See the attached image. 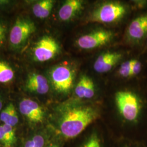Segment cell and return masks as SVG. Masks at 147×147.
Wrapping results in <instances>:
<instances>
[{"label": "cell", "mask_w": 147, "mask_h": 147, "mask_svg": "<svg viewBox=\"0 0 147 147\" xmlns=\"http://www.w3.org/2000/svg\"><path fill=\"white\" fill-rule=\"evenodd\" d=\"M98 113L89 106H75L64 111L61 117L59 129L66 138L79 135L90 124L95 121Z\"/></svg>", "instance_id": "1"}, {"label": "cell", "mask_w": 147, "mask_h": 147, "mask_svg": "<svg viewBox=\"0 0 147 147\" xmlns=\"http://www.w3.org/2000/svg\"><path fill=\"white\" fill-rule=\"evenodd\" d=\"M116 102L126 121L136 124L140 121L144 108V102L140 96L130 91H121L116 94Z\"/></svg>", "instance_id": "2"}, {"label": "cell", "mask_w": 147, "mask_h": 147, "mask_svg": "<svg viewBox=\"0 0 147 147\" xmlns=\"http://www.w3.org/2000/svg\"><path fill=\"white\" fill-rule=\"evenodd\" d=\"M126 13L124 5L118 2H109L103 4L93 13L90 20L99 23H112L124 16Z\"/></svg>", "instance_id": "3"}, {"label": "cell", "mask_w": 147, "mask_h": 147, "mask_svg": "<svg viewBox=\"0 0 147 147\" xmlns=\"http://www.w3.org/2000/svg\"><path fill=\"white\" fill-rule=\"evenodd\" d=\"M50 78L53 88L58 92L67 93L73 87V73L66 65L55 67L51 71Z\"/></svg>", "instance_id": "4"}, {"label": "cell", "mask_w": 147, "mask_h": 147, "mask_svg": "<svg viewBox=\"0 0 147 147\" xmlns=\"http://www.w3.org/2000/svg\"><path fill=\"white\" fill-rule=\"evenodd\" d=\"M33 22L25 18H18L10 32L9 40L12 46H21L36 31Z\"/></svg>", "instance_id": "5"}, {"label": "cell", "mask_w": 147, "mask_h": 147, "mask_svg": "<svg viewBox=\"0 0 147 147\" xmlns=\"http://www.w3.org/2000/svg\"><path fill=\"white\" fill-rule=\"evenodd\" d=\"M59 45L52 37L44 36L37 42L33 50L34 59L45 62L53 59L59 51Z\"/></svg>", "instance_id": "6"}, {"label": "cell", "mask_w": 147, "mask_h": 147, "mask_svg": "<svg viewBox=\"0 0 147 147\" xmlns=\"http://www.w3.org/2000/svg\"><path fill=\"white\" fill-rule=\"evenodd\" d=\"M112 36L111 32L98 30L80 37L77 40V44L84 49H94L110 42Z\"/></svg>", "instance_id": "7"}, {"label": "cell", "mask_w": 147, "mask_h": 147, "mask_svg": "<svg viewBox=\"0 0 147 147\" xmlns=\"http://www.w3.org/2000/svg\"><path fill=\"white\" fill-rule=\"evenodd\" d=\"M19 110L27 119L33 123H41L44 117L42 108L37 102L30 99H24L19 104Z\"/></svg>", "instance_id": "8"}, {"label": "cell", "mask_w": 147, "mask_h": 147, "mask_svg": "<svg viewBox=\"0 0 147 147\" xmlns=\"http://www.w3.org/2000/svg\"><path fill=\"white\" fill-rule=\"evenodd\" d=\"M127 33L134 41L140 42L147 36V13L138 16L130 22Z\"/></svg>", "instance_id": "9"}, {"label": "cell", "mask_w": 147, "mask_h": 147, "mask_svg": "<svg viewBox=\"0 0 147 147\" xmlns=\"http://www.w3.org/2000/svg\"><path fill=\"white\" fill-rule=\"evenodd\" d=\"M121 54L118 53H106L99 56L94 64L95 70L99 73L109 71L121 58Z\"/></svg>", "instance_id": "10"}, {"label": "cell", "mask_w": 147, "mask_h": 147, "mask_svg": "<svg viewBox=\"0 0 147 147\" xmlns=\"http://www.w3.org/2000/svg\"><path fill=\"white\" fill-rule=\"evenodd\" d=\"M26 87L29 91L40 94H46L49 90L47 79L38 74H32L28 76Z\"/></svg>", "instance_id": "11"}, {"label": "cell", "mask_w": 147, "mask_h": 147, "mask_svg": "<svg viewBox=\"0 0 147 147\" xmlns=\"http://www.w3.org/2000/svg\"><path fill=\"white\" fill-rule=\"evenodd\" d=\"M75 94L81 99H90L95 94L94 84L89 77L84 75L80 79L75 89Z\"/></svg>", "instance_id": "12"}, {"label": "cell", "mask_w": 147, "mask_h": 147, "mask_svg": "<svg viewBox=\"0 0 147 147\" xmlns=\"http://www.w3.org/2000/svg\"><path fill=\"white\" fill-rule=\"evenodd\" d=\"M82 7V1L79 0L67 1L61 7L58 16L62 21H68L76 16Z\"/></svg>", "instance_id": "13"}, {"label": "cell", "mask_w": 147, "mask_h": 147, "mask_svg": "<svg viewBox=\"0 0 147 147\" xmlns=\"http://www.w3.org/2000/svg\"><path fill=\"white\" fill-rule=\"evenodd\" d=\"M54 1L52 0H43L33 5L32 11L34 15L40 19H44L50 15L53 9Z\"/></svg>", "instance_id": "14"}, {"label": "cell", "mask_w": 147, "mask_h": 147, "mask_svg": "<svg viewBox=\"0 0 147 147\" xmlns=\"http://www.w3.org/2000/svg\"><path fill=\"white\" fill-rule=\"evenodd\" d=\"M0 120L4 124L14 127L18 123L19 117L15 106L12 104L7 105L0 114Z\"/></svg>", "instance_id": "15"}, {"label": "cell", "mask_w": 147, "mask_h": 147, "mask_svg": "<svg viewBox=\"0 0 147 147\" xmlns=\"http://www.w3.org/2000/svg\"><path fill=\"white\" fill-rule=\"evenodd\" d=\"M14 76V72L11 67L4 62H0V82L7 83Z\"/></svg>", "instance_id": "16"}, {"label": "cell", "mask_w": 147, "mask_h": 147, "mask_svg": "<svg viewBox=\"0 0 147 147\" xmlns=\"http://www.w3.org/2000/svg\"><path fill=\"white\" fill-rule=\"evenodd\" d=\"M45 140L42 135H36L25 143L24 147H44Z\"/></svg>", "instance_id": "17"}, {"label": "cell", "mask_w": 147, "mask_h": 147, "mask_svg": "<svg viewBox=\"0 0 147 147\" xmlns=\"http://www.w3.org/2000/svg\"><path fill=\"white\" fill-rule=\"evenodd\" d=\"M133 59L125 61L121 65L119 73L121 76L124 78L132 77V66L133 63Z\"/></svg>", "instance_id": "18"}, {"label": "cell", "mask_w": 147, "mask_h": 147, "mask_svg": "<svg viewBox=\"0 0 147 147\" xmlns=\"http://www.w3.org/2000/svg\"><path fill=\"white\" fill-rule=\"evenodd\" d=\"M3 127L4 130L5 132L8 141L9 143V147H11L16 142V136L15 130L13 126H10L8 125H6V124H3Z\"/></svg>", "instance_id": "19"}, {"label": "cell", "mask_w": 147, "mask_h": 147, "mask_svg": "<svg viewBox=\"0 0 147 147\" xmlns=\"http://www.w3.org/2000/svg\"><path fill=\"white\" fill-rule=\"evenodd\" d=\"M143 64L142 62L138 59H134L132 66V75L136 76L141 73L143 69Z\"/></svg>", "instance_id": "20"}, {"label": "cell", "mask_w": 147, "mask_h": 147, "mask_svg": "<svg viewBox=\"0 0 147 147\" xmlns=\"http://www.w3.org/2000/svg\"><path fill=\"white\" fill-rule=\"evenodd\" d=\"M84 147H101L100 141L96 134H93L84 143Z\"/></svg>", "instance_id": "21"}, {"label": "cell", "mask_w": 147, "mask_h": 147, "mask_svg": "<svg viewBox=\"0 0 147 147\" xmlns=\"http://www.w3.org/2000/svg\"><path fill=\"white\" fill-rule=\"evenodd\" d=\"M0 143L5 147H10L8 140L5 135V132L4 130L3 125H0Z\"/></svg>", "instance_id": "22"}, {"label": "cell", "mask_w": 147, "mask_h": 147, "mask_svg": "<svg viewBox=\"0 0 147 147\" xmlns=\"http://www.w3.org/2000/svg\"><path fill=\"white\" fill-rule=\"evenodd\" d=\"M6 33V28L2 24L0 23V45L2 43L5 38Z\"/></svg>", "instance_id": "23"}, {"label": "cell", "mask_w": 147, "mask_h": 147, "mask_svg": "<svg viewBox=\"0 0 147 147\" xmlns=\"http://www.w3.org/2000/svg\"><path fill=\"white\" fill-rule=\"evenodd\" d=\"M7 2H8V1H1L0 0V5H1L2 4H5V3H7Z\"/></svg>", "instance_id": "24"}, {"label": "cell", "mask_w": 147, "mask_h": 147, "mask_svg": "<svg viewBox=\"0 0 147 147\" xmlns=\"http://www.w3.org/2000/svg\"><path fill=\"white\" fill-rule=\"evenodd\" d=\"M2 108V101L1 98L0 97V111L1 110Z\"/></svg>", "instance_id": "25"}, {"label": "cell", "mask_w": 147, "mask_h": 147, "mask_svg": "<svg viewBox=\"0 0 147 147\" xmlns=\"http://www.w3.org/2000/svg\"><path fill=\"white\" fill-rule=\"evenodd\" d=\"M47 147H58L57 145H56V144H51V145H50V146H48Z\"/></svg>", "instance_id": "26"}, {"label": "cell", "mask_w": 147, "mask_h": 147, "mask_svg": "<svg viewBox=\"0 0 147 147\" xmlns=\"http://www.w3.org/2000/svg\"><path fill=\"white\" fill-rule=\"evenodd\" d=\"M125 147H129V146H126Z\"/></svg>", "instance_id": "27"}]
</instances>
